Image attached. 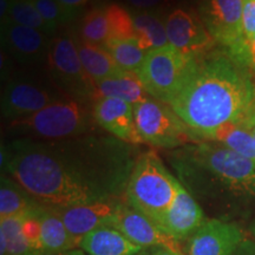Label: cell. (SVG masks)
<instances>
[{"instance_id": "27", "label": "cell", "mask_w": 255, "mask_h": 255, "mask_svg": "<svg viewBox=\"0 0 255 255\" xmlns=\"http://www.w3.org/2000/svg\"><path fill=\"white\" fill-rule=\"evenodd\" d=\"M5 24L21 25V26L36 28L49 36L51 34L46 23L38 12L33 0H11L7 17L1 25Z\"/></svg>"}, {"instance_id": "21", "label": "cell", "mask_w": 255, "mask_h": 255, "mask_svg": "<svg viewBox=\"0 0 255 255\" xmlns=\"http://www.w3.org/2000/svg\"><path fill=\"white\" fill-rule=\"evenodd\" d=\"M95 83L94 100L100 98H117L136 105L141 103L150 95L143 87L141 79L136 72H126L124 75L103 79Z\"/></svg>"}, {"instance_id": "2", "label": "cell", "mask_w": 255, "mask_h": 255, "mask_svg": "<svg viewBox=\"0 0 255 255\" xmlns=\"http://www.w3.org/2000/svg\"><path fill=\"white\" fill-rule=\"evenodd\" d=\"M167 104L197 142H215L225 129L255 116L252 69L227 51L212 50L194 57L182 87Z\"/></svg>"}, {"instance_id": "14", "label": "cell", "mask_w": 255, "mask_h": 255, "mask_svg": "<svg viewBox=\"0 0 255 255\" xmlns=\"http://www.w3.org/2000/svg\"><path fill=\"white\" fill-rule=\"evenodd\" d=\"M245 239L234 223L210 219L186 242L183 252L184 255H234Z\"/></svg>"}, {"instance_id": "3", "label": "cell", "mask_w": 255, "mask_h": 255, "mask_svg": "<svg viewBox=\"0 0 255 255\" xmlns=\"http://www.w3.org/2000/svg\"><path fill=\"white\" fill-rule=\"evenodd\" d=\"M181 184L196 200L255 197V161L221 143H191L169 152Z\"/></svg>"}, {"instance_id": "37", "label": "cell", "mask_w": 255, "mask_h": 255, "mask_svg": "<svg viewBox=\"0 0 255 255\" xmlns=\"http://www.w3.org/2000/svg\"><path fill=\"white\" fill-rule=\"evenodd\" d=\"M245 127H247V128H248V129H250V130H251V132H252V133H253V136L255 137V119H253V120H252V121H251V122H250V123H248V124H247V126H245Z\"/></svg>"}, {"instance_id": "34", "label": "cell", "mask_w": 255, "mask_h": 255, "mask_svg": "<svg viewBox=\"0 0 255 255\" xmlns=\"http://www.w3.org/2000/svg\"><path fill=\"white\" fill-rule=\"evenodd\" d=\"M137 255H174L170 251L165 250V248L161 247H154V248H144L141 253Z\"/></svg>"}, {"instance_id": "25", "label": "cell", "mask_w": 255, "mask_h": 255, "mask_svg": "<svg viewBox=\"0 0 255 255\" xmlns=\"http://www.w3.org/2000/svg\"><path fill=\"white\" fill-rule=\"evenodd\" d=\"M124 71L138 72L149 51L143 49L136 37L116 38L103 46Z\"/></svg>"}, {"instance_id": "15", "label": "cell", "mask_w": 255, "mask_h": 255, "mask_svg": "<svg viewBox=\"0 0 255 255\" xmlns=\"http://www.w3.org/2000/svg\"><path fill=\"white\" fill-rule=\"evenodd\" d=\"M206 220L199 201L178 181L176 195L165 215L164 232L182 244L202 227Z\"/></svg>"}, {"instance_id": "18", "label": "cell", "mask_w": 255, "mask_h": 255, "mask_svg": "<svg viewBox=\"0 0 255 255\" xmlns=\"http://www.w3.org/2000/svg\"><path fill=\"white\" fill-rule=\"evenodd\" d=\"M122 200L103 201L69 207H51L59 215L69 233L82 239L88 233L103 226H109L117 206Z\"/></svg>"}, {"instance_id": "36", "label": "cell", "mask_w": 255, "mask_h": 255, "mask_svg": "<svg viewBox=\"0 0 255 255\" xmlns=\"http://www.w3.org/2000/svg\"><path fill=\"white\" fill-rule=\"evenodd\" d=\"M45 255H87L83 252L81 248L78 250H73V251H69V252H64V253H58V254H45Z\"/></svg>"}, {"instance_id": "22", "label": "cell", "mask_w": 255, "mask_h": 255, "mask_svg": "<svg viewBox=\"0 0 255 255\" xmlns=\"http://www.w3.org/2000/svg\"><path fill=\"white\" fill-rule=\"evenodd\" d=\"M73 39H75L83 68L94 82L117 77L128 72L120 68L119 64L115 62V59L103 46L88 43L81 39L77 34L73 36Z\"/></svg>"}, {"instance_id": "20", "label": "cell", "mask_w": 255, "mask_h": 255, "mask_svg": "<svg viewBox=\"0 0 255 255\" xmlns=\"http://www.w3.org/2000/svg\"><path fill=\"white\" fill-rule=\"evenodd\" d=\"M79 248L87 255H137L144 250L110 226H103L84 235Z\"/></svg>"}, {"instance_id": "32", "label": "cell", "mask_w": 255, "mask_h": 255, "mask_svg": "<svg viewBox=\"0 0 255 255\" xmlns=\"http://www.w3.org/2000/svg\"><path fill=\"white\" fill-rule=\"evenodd\" d=\"M162 1H163V0H128V2H129L132 7L138 9L152 8L155 7V6L161 4Z\"/></svg>"}, {"instance_id": "8", "label": "cell", "mask_w": 255, "mask_h": 255, "mask_svg": "<svg viewBox=\"0 0 255 255\" xmlns=\"http://www.w3.org/2000/svg\"><path fill=\"white\" fill-rule=\"evenodd\" d=\"M245 0H202L200 18L216 43L239 62L254 69L244 43L242 13Z\"/></svg>"}, {"instance_id": "39", "label": "cell", "mask_w": 255, "mask_h": 255, "mask_svg": "<svg viewBox=\"0 0 255 255\" xmlns=\"http://www.w3.org/2000/svg\"><path fill=\"white\" fill-rule=\"evenodd\" d=\"M254 63H255V41H254Z\"/></svg>"}, {"instance_id": "16", "label": "cell", "mask_w": 255, "mask_h": 255, "mask_svg": "<svg viewBox=\"0 0 255 255\" xmlns=\"http://www.w3.org/2000/svg\"><path fill=\"white\" fill-rule=\"evenodd\" d=\"M92 115L98 126L114 137L132 145L141 144L132 104L117 98H100L94 102Z\"/></svg>"}, {"instance_id": "26", "label": "cell", "mask_w": 255, "mask_h": 255, "mask_svg": "<svg viewBox=\"0 0 255 255\" xmlns=\"http://www.w3.org/2000/svg\"><path fill=\"white\" fill-rule=\"evenodd\" d=\"M135 37L146 51L168 45L165 23L152 12H141L132 15Z\"/></svg>"}, {"instance_id": "4", "label": "cell", "mask_w": 255, "mask_h": 255, "mask_svg": "<svg viewBox=\"0 0 255 255\" xmlns=\"http://www.w3.org/2000/svg\"><path fill=\"white\" fill-rule=\"evenodd\" d=\"M178 180L155 151L139 154L128 181L124 200L164 231V221L174 197Z\"/></svg>"}, {"instance_id": "28", "label": "cell", "mask_w": 255, "mask_h": 255, "mask_svg": "<svg viewBox=\"0 0 255 255\" xmlns=\"http://www.w3.org/2000/svg\"><path fill=\"white\" fill-rule=\"evenodd\" d=\"M215 142L221 143L244 157L255 161V137L251 130L242 124L225 129L219 133Z\"/></svg>"}, {"instance_id": "11", "label": "cell", "mask_w": 255, "mask_h": 255, "mask_svg": "<svg viewBox=\"0 0 255 255\" xmlns=\"http://www.w3.org/2000/svg\"><path fill=\"white\" fill-rule=\"evenodd\" d=\"M77 36L100 46L116 38L135 37L132 15L116 4L95 7L81 19Z\"/></svg>"}, {"instance_id": "35", "label": "cell", "mask_w": 255, "mask_h": 255, "mask_svg": "<svg viewBox=\"0 0 255 255\" xmlns=\"http://www.w3.org/2000/svg\"><path fill=\"white\" fill-rule=\"evenodd\" d=\"M9 5H11V0H0V18H1V23L7 17Z\"/></svg>"}, {"instance_id": "9", "label": "cell", "mask_w": 255, "mask_h": 255, "mask_svg": "<svg viewBox=\"0 0 255 255\" xmlns=\"http://www.w3.org/2000/svg\"><path fill=\"white\" fill-rule=\"evenodd\" d=\"M52 77L60 88L78 100H94L95 83L79 58L73 36H57L47 57Z\"/></svg>"}, {"instance_id": "30", "label": "cell", "mask_w": 255, "mask_h": 255, "mask_svg": "<svg viewBox=\"0 0 255 255\" xmlns=\"http://www.w3.org/2000/svg\"><path fill=\"white\" fill-rule=\"evenodd\" d=\"M242 33L244 43L250 55L252 62L254 63V41H255V0H245L244 13H242Z\"/></svg>"}, {"instance_id": "31", "label": "cell", "mask_w": 255, "mask_h": 255, "mask_svg": "<svg viewBox=\"0 0 255 255\" xmlns=\"http://www.w3.org/2000/svg\"><path fill=\"white\" fill-rule=\"evenodd\" d=\"M60 5L63 6L68 13L71 15V18H76L82 8L90 4L91 0H57Z\"/></svg>"}, {"instance_id": "13", "label": "cell", "mask_w": 255, "mask_h": 255, "mask_svg": "<svg viewBox=\"0 0 255 255\" xmlns=\"http://www.w3.org/2000/svg\"><path fill=\"white\" fill-rule=\"evenodd\" d=\"M58 98V94L37 83L25 79L11 81L1 95V116L9 121L30 116L55 103Z\"/></svg>"}, {"instance_id": "10", "label": "cell", "mask_w": 255, "mask_h": 255, "mask_svg": "<svg viewBox=\"0 0 255 255\" xmlns=\"http://www.w3.org/2000/svg\"><path fill=\"white\" fill-rule=\"evenodd\" d=\"M109 226L120 231L130 241L142 248L161 247L170 251L174 255H184L182 244L158 228L124 199L117 206Z\"/></svg>"}, {"instance_id": "24", "label": "cell", "mask_w": 255, "mask_h": 255, "mask_svg": "<svg viewBox=\"0 0 255 255\" xmlns=\"http://www.w3.org/2000/svg\"><path fill=\"white\" fill-rule=\"evenodd\" d=\"M25 218L15 216L0 220V255H41L25 235Z\"/></svg>"}, {"instance_id": "17", "label": "cell", "mask_w": 255, "mask_h": 255, "mask_svg": "<svg viewBox=\"0 0 255 255\" xmlns=\"http://www.w3.org/2000/svg\"><path fill=\"white\" fill-rule=\"evenodd\" d=\"M1 41L5 49L25 64H36L47 60L51 41L49 34L36 28L21 25H1Z\"/></svg>"}, {"instance_id": "19", "label": "cell", "mask_w": 255, "mask_h": 255, "mask_svg": "<svg viewBox=\"0 0 255 255\" xmlns=\"http://www.w3.org/2000/svg\"><path fill=\"white\" fill-rule=\"evenodd\" d=\"M39 222V241L43 254H58L81 247L82 239L69 233L59 215L51 207L41 205L36 210Z\"/></svg>"}, {"instance_id": "12", "label": "cell", "mask_w": 255, "mask_h": 255, "mask_svg": "<svg viewBox=\"0 0 255 255\" xmlns=\"http://www.w3.org/2000/svg\"><path fill=\"white\" fill-rule=\"evenodd\" d=\"M169 45L183 55L196 57L209 52L216 44L199 15L176 8L165 20Z\"/></svg>"}, {"instance_id": "6", "label": "cell", "mask_w": 255, "mask_h": 255, "mask_svg": "<svg viewBox=\"0 0 255 255\" xmlns=\"http://www.w3.org/2000/svg\"><path fill=\"white\" fill-rule=\"evenodd\" d=\"M133 114L141 143L170 150L199 143L187 124L164 102L149 97L133 105Z\"/></svg>"}, {"instance_id": "33", "label": "cell", "mask_w": 255, "mask_h": 255, "mask_svg": "<svg viewBox=\"0 0 255 255\" xmlns=\"http://www.w3.org/2000/svg\"><path fill=\"white\" fill-rule=\"evenodd\" d=\"M234 255H255V244L245 239L238 247Z\"/></svg>"}, {"instance_id": "23", "label": "cell", "mask_w": 255, "mask_h": 255, "mask_svg": "<svg viewBox=\"0 0 255 255\" xmlns=\"http://www.w3.org/2000/svg\"><path fill=\"white\" fill-rule=\"evenodd\" d=\"M41 203L33 199L20 184L7 175L0 181V220L27 216L39 208Z\"/></svg>"}, {"instance_id": "7", "label": "cell", "mask_w": 255, "mask_h": 255, "mask_svg": "<svg viewBox=\"0 0 255 255\" xmlns=\"http://www.w3.org/2000/svg\"><path fill=\"white\" fill-rule=\"evenodd\" d=\"M193 58L168 44L149 51L137 75L150 97L168 103L182 87Z\"/></svg>"}, {"instance_id": "38", "label": "cell", "mask_w": 255, "mask_h": 255, "mask_svg": "<svg viewBox=\"0 0 255 255\" xmlns=\"http://www.w3.org/2000/svg\"><path fill=\"white\" fill-rule=\"evenodd\" d=\"M251 232H252V234H253V237L255 238V221L253 222V225L251 226Z\"/></svg>"}, {"instance_id": "5", "label": "cell", "mask_w": 255, "mask_h": 255, "mask_svg": "<svg viewBox=\"0 0 255 255\" xmlns=\"http://www.w3.org/2000/svg\"><path fill=\"white\" fill-rule=\"evenodd\" d=\"M94 115L77 101H57L46 108L21 119L11 121L9 129L20 136L45 141L75 138L89 133Z\"/></svg>"}, {"instance_id": "1", "label": "cell", "mask_w": 255, "mask_h": 255, "mask_svg": "<svg viewBox=\"0 0 255 255\" xmlns=\"http://www.w3.org/2000/svg\"><path fill=\"white\" fill-rule=\"evenodd\" d=\"M116 137L15 139L1 146V169L43 206L123 200L138 154Z\"/></svg>"}, {"instance_id": "29", "label": "cell", "mask_w": 255, "mask_h": 255, "mask_svg": "<svg viewBox=\"0 0 255 255\" xmlns=\"http://www.w3.org/2000/svg\"><path fill=\"white\" fill-rule=\"evenodd\" d=\"M33 2L49 27L51 34L55 33L60 25L72 20L71 15L57 0H33Z\"/></svg>"}]
</instances>
